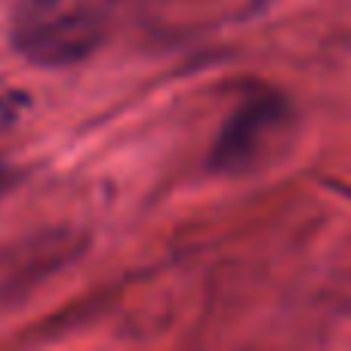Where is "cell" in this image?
<instances>
[{
    "mask_svg": "<svg viewBox=\"0 0 351 351\" xmlns=\"http://www.w3.org/2000/svg\"><path fill=\"white\" fill-rule=\"evenodd\" d=\"M10 182H12V173H10V167H6L3 160H0V194H3L6 188H10Z\"/></svg>",
    "mask_w": 351,
    "mask_h": 351,
    "instance_id": "obj_3",
    "label": "cell"
},
{
    "mask_svg": "<svg viewBox=\"0 0 351 351\" xmlns=\"http://www.w3.org/2000/svg\"><path fill=\"white\" fill-rule=\"evenodd\" d=\"M111 0H16L12 47L43 68L90 59L111 28Z\"/></svg>",
    "mask_w": 351,
    "mask_h": 351,
    "instance_id": "obj_1",
    "label": "cell"
},
{
    "mask_svg": "<svg viewBox=\"0 0 351 351\" xmlns=\"http://www.w3.org/2000/svg\"><path fill=\"white\" fill-rule=\"evenodd\" d=\"M293 130L296 114L280 93H253L222 123L210 152V170L222 176H250L265 170L287 152Z\"/></svg>",
    "mask_w": 351,
    "mask_h": 351,
    "instance_id": "obj_2",
    "label": "cell"
}]
</instances>
